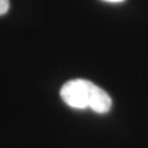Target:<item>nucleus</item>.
Here are the masks:
<instances>
[{
    "label": "nucleus",
    "mask_w": 148,
    "mask_h": 148,
    "mask_svg": "<svg viewBox=\"0 0 148 148\" xmlns=\"http://www.w3.org/2000/svg\"><path fill=\"white\" fill-rule=\"evenodd\" d=\"M104 1H108V2H113V3H117V2H122L124 0H104Z\"/></svg>",
    "instance_id": "nucleus-3"
},
{
    "label": "nucleus",
    "mask_w": 148,
    "mask_h": 148,
    "mask_svg": "<svg viewBox=\"0 0 148 148\" xmlns=\"http://www.w3.org/2000/svg\"><path fill=\"white\" fill-rule=\"evenodd\" d=\"M9 0H0V16H3L9 10Z\"/></svg>",
    "instance_id": "nucleus-2"
},
{
    "label": "nucleus",
    "mask_w": 148,
    "mask_h": 148,
    "mask_svg": "<svg viewBox=\"0 0 148 148\" xmlns=\"http://www.w3.org/2000/svg\"><path fill=\"white\" fill-rule=\"evenodd\" d=\"M60 97L70 108L91 109L95 113L104 114L110 111L112 99L108 92L86 79H73L60 88Z\"/></svg>",
    "instance_id": "nucleus-1"
}]
</instances>
